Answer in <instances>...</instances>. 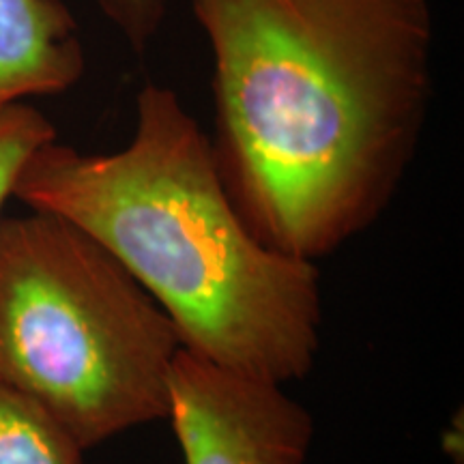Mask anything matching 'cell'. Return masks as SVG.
<instances>
[{
    "mask_svg": "<svg viewBox=\"0 0 464 464\" xmlns=\"http://www.w3.org/2000/svg\"><path fill=\"white\" fill-rule=\"evenodd\" d=\"M82 454L42 406L0 387V464H84Z\"/></svg>",
    "mask_w": 464,
    "mask_h": 464,
    "instance_id": "obj_6",
    "label": "cell"
},
{
    "mask_svg": "<svg viewBox=\"0 0 464 464\" xmlns=\"http://www.w3.org/2000/svg\"><path fill=\"white\" fill-rule=\"evenodd\" d=\"M219 177L265 246L327 256L404 181L432 97L430 0H189Z\"/></svg>",
    "mask_w": 464,
    "mask_h": 464,
    "instance_id": "obj_1",
    "label": "cell"
},
{
    "mask_svg": "<svg viewBox=\"0 0 464 464\" xmlns=\"http://www.w3.org/2000/svg\"><path fill=\"white\" fill-rule=\"evenodd\" d=\"M84 69L78 20L63 0H0V106L65 92Z\"/></svg>",
    "mask_w": 464,
    "mask_h": 464,
    "instance_id": "obj_5",
    "label": "cell"
},
{
    "mask_svg": "<svg viewBox=\"0 0 464 464\" xmlns=\"http://www.w3.org/2000/svg\"><path fill=\"white\" fill-rule=\"evenodd\" d=\"M97 5L136 54L158 37L168 15V0H97Z\"/></svg>",
    "mask_w": 464,
    "mask_h": 464,
    "instance_id": "obj_8",
    "label": "cell"
},
{
    "mask_svg": "<svg viewBox=\"0 0 464 464\" xmlns=\"http://www.w3.org/2000/svg\"><path fill=\"white\" fill-rule=\"evenodd\" d=\"M14 196L78 226L170 318L183 351L284 382L321 346L314 260L265 246L232 205L211 140L172 89L144 84L136 130L114 153L58 140L31 155Z\"/></svg>",
    "mask_w": 464,
    "mask_h": 464,
    "instance_id": "obj_2",
    "label": "cell"
},
{
    "mask_svg": "<svg viewBox=\"0 0 464 464\" xmlns=\"http://www.w3.org/2000/svg\"><path fill=\"white\" fill-rule=\"evenodd\" d=\"M179 351L166 312L78 226L33 208L0 218V387L84 451L166 420Z\"/></svg>",
    "mask_w": 464,
    "mask_h": 464,
    "instance_id": "obj_3",
    "label": "cell"
},
{
    "mask_svg": "<svg viewBox=\"0 0 464 464\" xmlns=\"http://www.w3.org/2000/svg\"><path fill=\"white\" fill-rule=\"evenodd\" d=\"M56 140L52 121L26 102L0 106V208L14 196L22 168L44 144Z\"/></svg>",
    "mask_w": 464,
    "mask_h": 464,
    "instance_id": "obj_7",
    "label": "cell"
},
{
    "mask_svg": "<svg viewBox=\"0 0 464 464\" xmlns=\"http://www.w3.org/2000/svg\"><path fill=\"white\" fill-rule=\"evenodd\" d=\"M284 385L179 351L168 417L185 464H305L314 421Z\"/></svg>",
    "mask_w": 464,
    "mask_h": 464,
    "instance_id": "obj_4",
    "label": "cell"
}]
</instances>
